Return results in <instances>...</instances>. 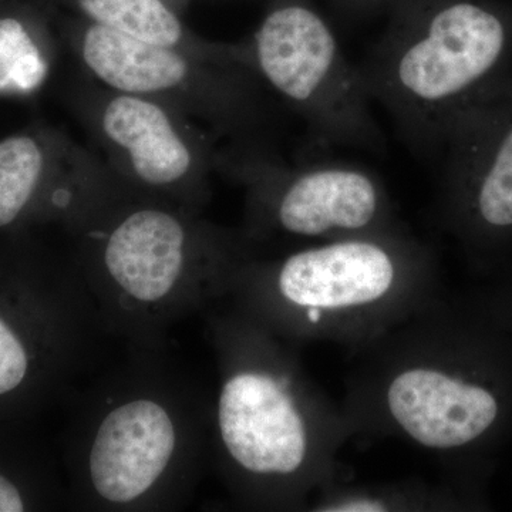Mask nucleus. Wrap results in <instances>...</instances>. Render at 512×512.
I'll list each match as a JSON object with an SVG mask.
<instances>
[{
  "label": "nucleus",
  "mask_w": 512,
  "mask_h": 512,
  "mask_svg": "<svg viewBox=\"0 0 512 512\" xmlns=\"http://www.w3.org/2000/svg\"><path fill=\"white\" fill-rule=\"evenodd\" d=\"M355 355L340 404L353 437L436 454L448 483L490 510L512 441V336L444 291Z\"/></svg>",
  "instance_id": "f257e3e1"
},
{
  "label": "nucleus",
  "mask_w": 512,
  "mask_h": 512,
  "mask_svg": "<svg viewBox=\"0 0 512 512\" xmlns=\"http://www.w3.org/2000/svg\"><path fill=\"white\" fill-rule=\"evenodd\" d=\"M242 312L289 343L357 352L444 292L430 245L399 227L244 259L231 286Z\"/></svg>",
  "instance_id": "f03ea898"
},
{
  "label": "nucleus",
  "mask_w": 512,
  "mask_h": 512,
  "mask_svg": "<svg viewBox=\"0 0 512 512\" xmlns=\"http://www.w3.org/2000/svg\"><path fill=\"white\" fill-rule=\"evenodd\" d=\"M217 434L232 476L249 497L308 507L342 480L339 451L353 439L342 406L303 372L285 340L239 312L225 325Z\"/></svg>",
  "instance_id": "7ed1b4c3"
},
{
  "label": "nucleus",
  "mask_w": 512,
  "mask_h": 512,
  "mask_svg": "<svg viewBox=\"0 0 512 512\" xmlns=\"http://www.w3.org/2000/svg\"><path fill=\"white\" fill-rule=\"evenodd\" d=\"M357 66L407 141L440 153L460 117L512 77V8L393 0L382 36Z\"/></svg>",
  "instance_id": "20e7f679"
},
{
  "label": "nucleus",
  "mask_w": 512,
  "mask_h": 512,
  "mask_svg": "<svg viewBox=\"0 0 512 512\" xmlns=\"http://www.w3.org/2000/svg\"><path fill=\"white\" fill-rule=\"evenodd\" d=\"M60 23L74 55L101 86L161 101L187 119L201 121L214 136L227 137L232 147H264L268 90L251 57L220 62L143 42L76 16L67 15Z\"/></svg>",
  "instance_id": "39448f33"
},
{
  "label": "nucleus",
  "mask_w": 512,
  "mask_h": 512,
  "mask_svg": "<svg viewBox=\"0 0 512 512\" xmlns=\"http://www.w3.org/2000/svg\"><path fill=\"white\" fill-rule=\"evenodd\" d=\"M245 45L266 90L298 114L316 140L384 150L359 66L313 0H269Z\"/></svg>",
  "instance_id": "423d86ee"
},
{
  "label": "nucleus",
  "mask_w": 512,
  "mask_h": 512,
  "mask_svg": "<svg viewBox=\"0 0 512 512\" xmlns=\"http://www.w3.org/2000/svg\"><path fill=\"white\" fill-rule=\"evenodd\" d=\"M220 168L247 187L258 229L313 242L402 227L382 178L348 161L288 165L264 147L231 148Z\"/></svg>",
  "instance_id": "0eeeda50"
},
{
  "label": "nucleus",
  "mask_w": 512,
  "mask_h": 512,
  "mask_svg": "<svg viewBox=\"0 0 512 512\" xmlns=\"http://www.w3.org/2000/svg\"><path fill=\"white\" fill-rule=\"evenodd\" d=\"M440 220L480 274L512 271V77L451 128Z\"/></svg>",
  "instance_id": "6e6552de"
},
{
  "label": "nucleus",
  "mask_w": 512,
  "mask_h": 512,
  "mask_svg": "<svg viewBox=\"0 0 512 512\" xmlns=\"http://www.w3.org/2000/svg\"><path fill=\"white\" fill-rule=\"evenodd\" d=\"M77 104L114 171L136 188L201 195L211 170L220 168L208 134L161 101L101 86L80 93Z\"/></svg>",
  "instance_id": "1a4fd4ad"
},
{
  "label": "nucleus",
  "mask_w": 512,
  "mask_h": 512,
  "mask_svg": "<svg viewBox=\"0 0 512 512\" xmlns=\"http://www.w3.org/2000/svg\"><path fill=\"white\" fill-rule=\"evenodd\" d=\"M101 269L127 301H170L192 265H234L247 254L227 235L204 232L173 208L137 204L114 215L99 238Z\"/></svg>",
  "instance_id": "9d476101"
},
{
  "label": "nucleus",
  "mask_w": 512,
  "mask_h": 512,
  "mask_svg": "<svg viewBox=\"0 0 512 512\" xmlns=\"http://www.w3.org/2000/svg\"><path fill=\"white\" fill-rule=\"evenodd\" d=\"M180 444L177 420L160 400L137 396L117 404L90 444L87 474L94 494L114 507L136 504L167 476Z\"/></svg>",
  "instance_id": "9b49d317"
},
{
  "label": "nucleus",
  "mask_w": 512,
  "mask_h": 512,
  "mask_svg": "<svg viewBox=\"0 0 512 512\" xmlns=\"http://www.w3.org/2000/svg\"><path fill=\"white\" fill-rule=\"evenodd\" d=\"M84 156L55 128L33 126L0 140V231L13 227L47 195L92 175Z\"/></svg>",
  "instance_id": "f8f14e48"
},
{
  "label": "nucleus",
  "mask_w": 512,
  "mask_h": 512,
  "mask_svg": "<svg viewBox=\"0 0 512 512\" xmlns=\"http://www.w3.org/2000/svg\"><path fill=\"white\" fill-rule=\"evenodd\" d=\"M49 10L76 16L93 25L123 35L175 47L204 59L232 62L247 59V46L241 43L211 42L192 32L181 12L165 0H35Z\"/></svg>",
  "instance_id": "ddd939ff"
},
{
  "label": "nucleus",
  "mask_w": 512,
  "mask_h": 512,
  "mask_svg": "<svg viewBox=\"0 0 512 512\" xmlns=\"http://www.w3.org/2000/svg\"><path fill=\"white\" fill-rule=\"evenodd\" d=\"M50 10L35 0H0V97L33 96L56 56Z\"/></svg>",
  "instance_id": "4468645a"
},
{
  "label": "nucleus",
  "mask_w": 512,
  "mask_h": 512,
  "mask_svg": "<svg viewBox=\"0 0 512 512\" xmlns=\"http://www.w3.org/2000/svg\"><path fill=\"white\" fill-rule=\"evenodd\" d=\"M308 507L316 512L483 511L447 480L441 484L416 480L348 484L339 480L320 490Z\"/></svg>",
  "instance_id": "2eb2a0df"
},
{
  "label": "nucleus",
  "mask_w": 512,
  "mask_h": 512,
  "mask_svg": "<svg viewBox=\"0 0 512 512\" xmlns=\"http://www.w3.org/2000/svg\"><path fill=\"white\" fill-rule=\"evenodd\" d=\"M461 296L471 308L512 336V271L488 278L484 285Z\"/></svg>",
  "instance_id": "dca6fc26"
},
{
  "label": "nucleus",
  "mask_w": 512,
  "mask_h": 512,
  "mask_svg": "<svg viewBox=\"0 0 512 512\" xmlns=\"http://www.w3.org/2000/svg\"><path fill=\"white\" fill-rule=\"evenodd\" d=\"M29 370L30 355L25 342L0 316V396L18 390Z\"/></svg>",
  "instance_id": "f3484780"
},
{
  "label": "nucleus",
  "mask_w": 512,
  "mask_h": 512,
  "mask_svg": "<svg viewBox=\"0 0 512 512\" xmlns=\"http://www.w3.org/2000/svg\"><path fill=\"white\" fill-rule=\"evenodd\" d=\"M332 8L348 18H363L387 12L393 0H328Z\"/></svg>",
  "instance_id": "a211bd4d"
},
{
  "label": "nucleus",
  "mask_w": 512,
  "mask_h": 512,
  "mask_svg": "<svg viewBox=\"0 0 512 512\" xmlns=\"http://www.w3.org/2000/svg\"><path fill=\"white\" fill-rule=\"evenodd\" d=\"M26 510V503L18 485L0 474V512H20Z\"/></svg>",
  "instance_id": "6ab92c4d"
},
{
  "label": "nucleus",
  "mask_w": 512,
  "mask_h": 512,
  "mask_svg": "<svg viewBox=\"0 0 512 512\" xmlns=\"http://www.w3.org/2000/svg\"><path fill=\"white\" fill-rule=\"evenodd\" d=\"M165 2L170 3V5L177 9L178 12L183 13L190 0H165Z\"/></svg>",
  "instance_id": "aec40b11"
}]
</instances>
